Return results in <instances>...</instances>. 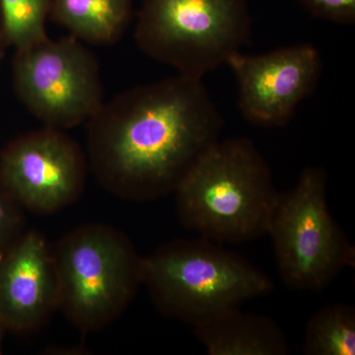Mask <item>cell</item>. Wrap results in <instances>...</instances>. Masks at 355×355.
Instances as JSON below:
<instances>
[{
    "label": "cell",
    "instance_id": "8992f818",
    "mask_svg": "<svg viewBox=\"0 0 355 355\" xmlns=\"http://www.w3.org/2000/svg\"><path fill=\"white\" fill-rule=\"evenodd\" d=\"M327 181L322 168L303 170L295 186L280 193L268 229L282 282L296 291H323L355 266L354 245L329 209Z\"/></svg>",
    "mask_w": 355,
    "mask_h": 355
},
{
    "label": "cell",
    "instance_id": "4fadbf2b",
    "mask_svg": "<svg viewBox=\"0 0 355 355\" xmlns=\"http://www.w3.org/2000/svg\"><path fill=\"white\" fill-rule=\"evenodd\" d=\"M302 352L306 355H354V308L333 304L315 313L306 324Z\"/></svg>",
    "mask_w": 355,
    "mask_h": 355
},
{
    "label": "cell",
    "instance_id": "9c48e42d",
    "mask_svg": "<svg viewBox=\"0 0 355 355\" xmlns=\"http://www.w3.org/2000/svg\"><path fill=\"white\" fill-rule=\"evenodd\" d=\"M238 87V107L250 123L284 127L305 98L312 94L322 73V58L310 43L263 53H236L227 64Z\"/></svg>",
    "mask_w": 355,
    "mask_h": 355
},
{
    "label": "cell",
    "instance_id": "52a82bcc",
    "mask_svg": "<svg viewBox=\"0 0 355 355\" xmlns=\"http://www.w3.org/2000/svg\"><path fill=\"white\" fill-rule=\"evenodd\" d=\"M14 85L26 108L57 130L87 123L104 104L97 60L70 35L17 50Z\"/></svg>",
    "mask_w": 355,
    "mask_h": 355
},
{
    "label": "cell",
    "instance_id": "7a4b0ae2",
    "mask_svg": "<svg viewBox=\"0 0 355 355\" xmlns=\"http://www.w3.org/2000/svg\"><path fill=\"white\" fill-rule=\"evenodd\" d=\"M184 227L219 244L266 235L280 193L251 139H218L203 153L176 191Z\"/></svg>",
    "mask_w": 355,
    "mask_h": 355
},
{
    "label": "cell",
    "instance_id": "ba28073f",
    "mask_svg": "<svg viewBox=\"0 0 355 355\" xmlns=\"http://www.w3.org/2000/svg\"><path fill=\"white\" fill-rule=\"evenodd\" d=\"M86 153L64 130L44 127L13 141L0 157V184L21 207L51 214L81 197Z\"/></svg>",
    "mask_w": 355,
    "mask_h": 355
},
{
    "label": "cell",
    "instance_id": "9a60e30c",
    "mask_svg": "<svg viewBox=\"0 0 355 355\" xmlns=\"http://www.w3.org/2000/svg\"><path fill=\"white\" fill-rule=\"evenodd\" d=\"M315 17L338 23L354 24L355 0H299Z\"/></svg>",
    "mask_w": 355,
    "mask_h": 355
},
{
    "label": "cell",
    "instance_id": "8fae6325",
    "mask_svg": "<svg viewBox=\"0 0 355 355\" xmlns=\"http://www.w3.org/2000/svg\"><path fill=\"white\" fill-rule=\"evenodd\" d=\"M210 355H287L284 331L270 318L229 310L193 327Z\"/></svg>",
    "mask_w": 355,
    "mask_h": 355
},
{
    "label": "cell",
    "instance_id": "e0dca14e",
    "mask_svg": "<svg viewBox=\"0 0 355 355\" xmlns=\"http://www.w3.org/2000/svg\"><path fill=\"white\" fill-rule=\"evenodd\" d=\"M2 58H3V51L0 49V62H1Z\"/></svg>",
    "mask_w": 355,
    "mask_h": 355
},
{
    "label": "cell",
    "instance_id": "7c38bea8",
    "mask_svg": "<svg viewBox=\"0 0 355 355\" xmlns=\"http://www.w3.org/2000/svg\"><path fill=\"white\" fill-rule=\"evenodd\" d=\"M132 15V0H51L49 16L81 42L116 43Z\"/></svg>",
    "mask_w": 355,
    "mask_h": 355
},
{
    "label": "cell",
    "instance_id": "5bb4252c",
    "mask_svg": "<svg viewBox=\"0 0 355 355\" xmlns=\"http://www.w3.org/2000/svg\"><path fill=\"white\" fill-rule=\"evenodd\" d=\"M51 0H0V34L16 50L46 38Z\"/></svg>",
    "mask_w": 355,
    "mask_h": 355
},
{
    "label": "cell",
    "instance_id": "6da1fadb",
    "mask_svg": "<svg viewBox=\"0 0 355 355\" xmlns=\"http://www.w3.org/2000/svg\"><path fill=\"white\" fill-rule=\"evenodd\" d=\"M223 123L202 79L178 74L135 86L86 123L88 168L121 200H158L176 191Z\"/></svg>",
    "mask_w": 355,
    "mask_h": 355
},
{
    "label": "cell",
    "instance_id": "5b68a950",
    "mask_svg": "<svg viewBox=\"0 0 355 355\" xmlns=\"http://www.w3.org/2000/svg\"><path fill=\"white\" fill-rule=\"evenodd\" d=\"M248 0H141L135 40L179 76L202 79L249 42Z\"/></svg>",
    "mask_w": 355,
    "mask_h": 355
},
{
    "label": "cell",
    "instance_id": "ac0fdd59",
    "mask_svg": "<svg viewBox=\"0 0 355 355\" xmlns=\"http://www.w3.org/2000/svg\"><path fill=\"white\" fill-rule=\"evenodd\" d=\"M0 354H1V349H0Z\"/></svg>",
    "mask_w": 355,
    "mask_h": 355
},
{
    "label": "cell",
    "instance_id": "30bf717a",
    "mask_svg": "<svg viewBox=\"0 0 355 355\" xmlns=\"http://www.w3.org/2000/svg\"><path fill=\"white\" fill-rule=\"evenodd\" d=\"M58 308L51 247L29 231L0 259V324L17 333L39 330Z\"/></svg>",
    "mask_w": 355,
    "mask_h": 355
},
{
    "label": "cell",
    "instance_id": "277c9868",
    "mask_svg": "<svg viewBox=\"0 0 355 355\" xmlns=\"http://www.w3.org/2000/svg\"><path fill=\"white\" fill-rule=\"evenodd\" d=\"M58 308L76 328H106L125 312L142 284V258L118 228L79 226L51 247Z\"/></svg>",
    "mask_w": 355,
    "mask_h": 355
},
{
    "label": "cell",
    "instance_id": "2e32d148",
    "mask_svg": "<svg viewBox=\"0 0 355 355\" xmlns=\"http://www.w3.org/2000/svg\"><path fill=\"white\" fill-rule=\"evenodd\" d=\"M14 205L18 203L4 188L0 190V259L21 236L17 235L21 216Z\"/></svg>",
    "mask_w": 355,
    "mask_h": 355
},
{
    "label": "cell",
    "instance_id": "3957f363",
    "mask_svg": "<svg viewBox=\"0 0 355 355\" xmlns=\"http://www.w3.org/2000/svg\"><path fill=\"white\" fill-rule=\"evenodd\" d=\"M142 284L164 316L193 327L273 289L260 268L202 237L173 240L142 258Z\"/></svg>",
    "mask_w": 355,
    "mask_h": 355
}]
</instances>
